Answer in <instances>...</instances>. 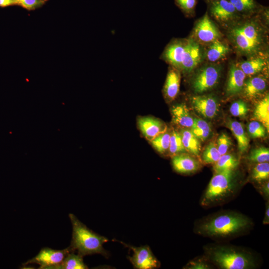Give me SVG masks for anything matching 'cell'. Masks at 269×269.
Listing matches in <instances>:
<instances>
[{"instance_id":"23","label":"cell","mask_w":269,"mask_h":269,"mask_svg":"<svg viewBox=\"0 0 269 269\" xmlns=\"http://www.w3.org/2000/svg\"><path fill=\"white\" fill-rule=\"evenodd\" d=\"M254 117L269 131V96L267 95L257 104L254 112Z\"/></svg>"},{"instance_id":"10","label":"cell","mask_w":269,"mask_h":269,"mask_svg":"<svg viewBox=\"0 0 269 269\" xmlns=\"http://www.w3.org/2000/svg\"><path fill=\"white\" fill-rule=\"evenodd\" d=\"M71 252L68 247L63 250H54L48 247L41 249L34 258L28 260L23 265L30 264L39 265L40 269H56L67 255Z\"/></svg>"},{"instance_id":"13","label":"cell","mask_w":269,"mask_h":269,"mask_svg":"<svg viewBox=\"0 0 269 269\" xmlns=\"http://www.w3.org/2000/svg\"><path fill=\"white\" fill-rule=\"evenodd\" d=\"M191 103L195 110L205 118L212 119L218 112L217 101L211 96H194L191 98Z\"/></svg>"},{"instance_id":"4","label":"cell","mask_w":269,"mask_h":269,"mask_svg":"<svg viewBox=\"0 0 269 269\" xmlns=\"http://www.w3.org/2000/svg\"><path fill=\"white\" fill-rule=\"evenodd\" d=\"M250 221L243 215L229 212L219 215L203 223L199 227L201 234L210 237H225L246 229Z\"/></svg>"},{"instance_id":"3","label":"cell","mask_w":269,"mask_h":269,"mask_svg":"<svg viewBox=\"0 0 269 269\" xmlns=\"http://www.w3.org/2000/svg\"><path fill=\"white\" fill-rule=\"evenodd\" d=\"M69 217L72 225V240L68 247L70 251H77L82 257L99 254L107 257L109 254L103 245L108 239L89 229L74 214H69Z\"/></svg>"},{"instance_id":"25","label":"cell","mask_w":269,"mask_h":269,"mask_svg":"<svg viewBox=\"0 0 269 269\" xmlns=\"http://www.w3.org/2000/svg\"><path fill=\"white\" fill-rule=\"evenodd\" d=\"M88 267L83 261V257L74 252L69 253L56 269H86Z\"/></svg>"},{"instance_id":"17","label":"cell","mask_w":269,"mask_h":269,"mask_svg":"<svg viewBox=\"0 0 269 269\" xmlns=\"http://www.w3.org/2000/svg\"><path fill=\"white\" fill-rule=\"evenodd\" d=\"M268 63L267 57L260 54L249 57L237 64L246 75L252 76L263 70Z\"/></svg>"},{"instance_id":"37","label":"cell","mask_w":269,"mask_h":269,"mask_svg":"<svg viewBox=\"0 0 269 269\" xmlns=\"http://www.w3.org/2000/svg\"><path fill=\"white\" fill-rule=\"evenodd\" d=\"M14 4H18L28 9H33L42 4L41 0H13Z\"/></svg>"},{"instance_id":"22","label":"cell","mask_w":269,"mask_h":269,"mask_svg":"<svg viewBox=\"0 0 269 269\" xmlns=\"http://www.w3.org/2000/svg\"><path fill=\"white\" fill-rule=\"evenodd\" d=\"M228 126L237 139L239 150L244 152L248 148L249 140L242 124L236 121H230Z\"/></svg>"},{"instance_id":"14","label":"cell","mask_w":269,"mask_h":269,"mask_svg":"<svg viewBox=\"0 0 269 269\" xmlns=\"http://www.w3.org/2000/svg\"><path fill=\"white\" fill-rule=\"evenodd\" d=\"M246 76L237 64H231L226 88L227 96L235 95L242 91Z\"/></svg>"},{"instance_id":"7","label":"cell","mask_w":269,"mask_h":269,"mask_svg":"<svg viewBox=\"0 0 269 269\" xmlns=\"http://www.w3.org/2000/svg\"><path fill=\"white\" fill-rule=\"evenodd\" d=\"M221 69L219 65L206 64L199 69L193 77L192 86L194 92L201 94L212 89L218 83Z\"/></svg>"},{"instance_id":"16","label":"cell","mask_w":269,"mask_h":269,"mask_svg":"<svg viewBox=\"0 0 269 269\" xmlns=\"http://www.w3.org/2000/svg\"><path fill=\"white\" fill-rule=\"evenodd\" d=\"M174 169L180 173H190L197 171L200 167L199 162L193 157L182 153L172 156Z\"/></svg>"},{"instance_id":"33","label":"cell","mask_w":269,"mask_h":269,"mask_svg":"<svg viewBox=\"0 0 269 269\" xmlns=\"http://www.w3.org/2000/svg\"><path fill=\"white\" fill-rule=\"evenodd\" d=\"M249 159L258 163L269 162V148L263 146L253 149L249 156Z\"/></svg>"},{"instance_id":"34","label":"cell","mask_w":269,"mask_h":269,"mask_svg":"<svg viewBox=\"0 0 269 269\" xmlns=\"http://www.w3.org/2000/svg\"><path fill=\"white\" fill-rule=\"evenodd\" d=\"M248 128L249 134L252 138H261L266 135L265 127L258 121L251 122Z\"/></svg>"},{"instance_id":"11","label":"cell","mask_w":269,"mask_h":269,"mask_svg":"<svg viewBox=\"0 0 269 269\" xmlns=\"http://www.w3.org/2000/svg\"><path fill=\"white\" fill-rule=\"evenodd\" d=\"M125 246L129 248L133 252L132 257L128 259L137 269H153L159 268L160 263L151 252L147 245L135 247L121 242Z\"/></svg>"},{"instance_id":"6","label":"cell","mask_w":269,"mask_h":269,"mask_svg":"<svg viewBox=\"0 0 269 269\" xmlns=\"http://www.w3.org/2000/svg\"><path fill=\"white\" fill-rule=\"evenodd\" d=\"M234 169L217 172L211 179L202 199L203 205L219 202L229 195L235 187Z\"/></svg>"},{"instance_id":"39","label":"cell","mask_w":269,"mask_h":269,"mask_svg":"<svg viewBox=\"0 0 269 269\" xmlns=\"http://www.w3.org/2000/svg\"><path fill=\"white\" fill-rule=\"evenodd\" d=\"M13 0H0V6L5 7L14 4Z\"/></svg>"},{"instance_id":"30","label":"cell","mask_w":269,"mask_h":269,"mask_svg":"<svg viewBox=\"0 0 269 269\" xmlns=\"http://www.w3.org/2000/svg\"><path fill=\"white\" fill-rule=\"evenodd\" d=\"M221 156L217 145L212 142L205 148L202 154V159L205 163L207 164L215 163L219 160Z\"/></svg>"},{"instance_id":"15","label":"cell","mask_w":269,"mask_h":269,"mask_svg":"<svg viewBox=\"0 0 269 269\" xmlns=\"http://www.w3.org/2000/svg\"><path fill=\"white\" fill-rule=\"evenodd\" d=\"M180 72L171 66L168 69L164 85L163 94L169 101L174 100L179 93L181 78Z\"/></svg>"},{"instance_id":"8","label":"cell","mask_w":269,"mask_h":269,"mask_svg":"<svg viewBox=\"0 0 269 269\" xmlns=\"http://www.w3.org/2000/svg\"><path fill=\"white\" fill-rule=\"evenodd\" d=\"M221 37L222 33L207 11L196 22L192 38L200 44L209 45Z\"/></svg>"},{"instance_id":"29","label":"cell","mask_w":269,"mask_h":269,"mask_svg":"<svg viewBox=\"0 0 269 269\" xmlns=\"http://www.w3.org/2000/svg\"><path fill=\"white\" fill-rule=\"evenodd\" d=\"M171 133L166 131L151 140L150 142L160 153L163 154L168 151Z\"/></svg>"},{"instance_id":"24","label":"cell","mask_w":269,"mask_h":269,"mask_svg":"<svg viewBox=\"0 0 269 269\" xmlns=\"http://www.w3.org/2000/svg\"><path fill=\"white\" fill-rule=\"evenodd\" d=\"M180 134L186 151L194 155H198L201 150L199 139L188 130L182 131Z\"/></svg>"},{"instance_id":"28","label":"cell","mask_w":269,"mask_h":269,"mask_svg":"<svg viewBox=\"0 0 269 269\" xmlns=\"http://www.w3.org/2000/svg\"><path fill=\"white\" fill-rule=\"evenodd\" d=\"M186 151L182 143L180 133L175 130L171 133L169 146L168 150L171 156L183 153Z\"/></svg>"},{"instance_id":"18","label":"cell","mask_w":269,"mask_h":269,"mask_svg":"<svg viewBox=\"0 0 269 269\" xmlns=\"http://www.w3.org/2000/svg\"><path fill=\"white\" fill-rule=\"evenodd\" d=\"M267 87L266 79L261 76H254L245 81L243 88L244 96L250 99L262 94Z\"/></svg>"},{"instance_id":"27","label":"cell","mask_w":269,"mask_h":269,"mask_svg":"<svg viewBox=\"0 0 269 269\" xmlns=\"http://www.w3.org/2000/svg\"><path fill=\"white\" fill-rule=\"evenodd\" d=\"M239 163V160L234 155L226 153L221 155L219 160L215 163L214 169L216 173L234 169L238 166Z\"/></svg>"},{"instance_id":"36","label":"cell","mask_w":269,"mask_h":269,"mask_svg":"<svg viewBox=\"0 0 269 269\" xmlns=\"http://www.w3.org/2000/svg\"><path fill=\"white\" fill-rule=\"evenodd\" d=\"M232 144L230 137L226 134L222 133L217 139V147L221 155L226 154Z\"/></svg>"},{"instance_id":"5","label":"cell","mask_w":269,"mask_h":269,"mask_svg":"<svg viewBox=\"0 0 269 269\" xmlns=\"http://www.w3.org/2000/svg\"><path fill=\"white\" fill-rule=\"evenodd\" d=\"M211 260L224 269H247L255 267L252 256L246 252L226 247H217L209 252Z\"/></svg>"},{"instance_id":"26","label":"cell","mask_w":269,"mask_h":269,"mask_svg":"<svg viewBox=\"0 0 269 269\" xmlns=\"http://www.w3.org/2000/svg\"><path fill=\"white\" fill-rule=\"evenodd\" d=\"M191 131L199 139L204 141L210 136L212 131L209 124L205 120L194 118Z\"/></svg>"},{"instance_id":"12","label":"cell","mask_w":269,"mask_h":269,"mask_svg":"<svg viewBox=\"0 0 269 269\" xmlns=\"http://www.w3.org/2000/svg\"><path fill=\"white\" fill-rule=\"evenodd\" d=\"M137 125L143 136L149 141L167 130L163 123L151 117L139 118L137 119Z\"/></svg>"},{"instance_id":"20","label":"cell","mask_w":269,"mask_h":269,"mask_svg":"<svg viewBox=\"0 0 269 269\" xmlns=\"http://www.w3.org/2000/svg\"><path fill=\"white\" fill-rule=\"evenodd\" d=\"M242 17H248L258 13L264 6L256 0H229Z\"/></svg>"},{"instance_id":"42","label":"cell","mask_w":269,"mask_h":269,"mask_svg":"<svg viewBox=\"0 0 269 269\" xmlns=\"http://www.w3.org/2000/svg\"><path fill=\"white\" fill-rule=\"evenodd\" d=\"M216 0H205V1L208 3L209 2H211V1H216Z\"/></svg>"},{"instance_id":"40","label":"cell","mask_w":269,"mask_h":269,"mask_svg":"<svg viewBox=\"0 0 269 269\" xmlns=\"http://www.w3.org/2000/svg\"><path fill=\"white\" fill-rule=\"evenodd\" d=\"M262 191L266 197L269 195V183L267 182L263 186Z\"/></svg>"},{"instance_id":"35","label":"cell","mask_w":269,"mask_h":269,"mask_svg":"<svg viewBox=\"0 0 269 269\" xmlns=\"http://www.w3.org/2000/svg\"><path fill=\"white\" fill-rule=\"evenodd\" d=\"M249 111L246 103L241 100L234 102L230 108L231 114L235 117H243L246 115Z\"/></svg>"},{"instance_id":"2","label":"cell","mask_w":269,"mask_h":269,"mask_svg":"<svg viewBox=\"0 0 269 269\" xmlns=\"http://www.w3.org/2000/svg\"><path fill=\"white\" fill-rule=\"evenodd\" d=\"M201 44L193 38L174 39L165 48L161 58L180 71L189 73L205 58Z\"/></svg>"},{"instance_id":"41","label":"cell","mask_w":269,"mask_h":269,"mask_svg":"<svg viewBox=\"0 0 269 269\" xmlns=\"http://www.w3.org/2000/svg\"><path fill=\"white\" fill-rule=\"evenodd\" d=\"M269 222V205L267 206L266 210V213H265V218L263 221L264 224H268Z\"/></svg>"},{"instance_id":"38","label":"cell","mask_w":269,"mask_h":269,"mask_svg":"<svg viewBox=\"0 0 269 269\" xmlns=\"http://www.w3.org/2000/svg\"><path fill=\"white\" fill-rule=\"evenodd\" d=\"M186 268L191 269H209L210 268L209 265L206 262L201 260H199L191 262L188 264Z\"/></svg>"},{"instance_id":"19","label":"cell","mask_w":269,"mask_h":269,"mask_svg":"<svg viewBox=\"0 0 269 269\" xmlns=\"http://www.w3.org/2000/svg\"><path fill=\"white\" fill-rule=\"evenodd\" d=\"M172 121L174 123L182 128H191L194 119L184 104L176 105L171 109Z\"/></svg>"},{"instance_id":"1","label":"cell","mask_w":269,"mask_h":269,"mask_svg":"<svg viewBox=\"0 0 269 269\" xmlns=\"http://www.w3.org/2000/svg\"><path fill=\"white\" fill-rule=\"evenodd\" d=\"M262 10L254 15L242 17L227 26V38L239 55L249 58L261 54L266 47L267 31L261 22Z\"/></svg>"},{"instance_id":"32","label":"cell","mask_w":269,"mask_h":269,"mask_svg":"<svg viewBox=\"0 0 269 269\" xmlns=\"http://www.w3.org/2000/svg\"><path fill=\"white\" fill-rule=\"evenodd\" d=\"M176 5L187 16L195 14L197 0H174Z\"/></svg>"},{"instance_id":"31","label":"cell","mask_w":269,"mask_h":269,"mask_svg":"<svg viewBox=\"0 0 269 269\" xmlns=\"http://www.w3.org/2000/svg\"><path fill=\"white\" fill-rule=\"evenodd\" d=\"M252 177L258 182L268 179L269 177V162L258 163L252 170Z\"/></svg>"},{"instance_id":"9","label":"cell","mask_w":269,"mask_h":269,"mask_svg":"<svg viewBox=\"0 0 269 269\" xmlns=\"http://www.w3.org/2000/svg\"><path fill=\"white\" fill-rule=\"evenodd\" d=\"M207 5L210 17L226 26L242 17L229 0L211 1Z\"/></svg>"},{"instance_id":"21","label":"cell","mask_w":269,"mask_h":269,"mask_svg":"<svg viewBox=\"0 0 269 269\" xmlns=\"http://www.w3.org/2000/svg\"><path fill=\"white\" fill-rule=\"evenodd\" d=\"M230 50L228 45L220 39L217 40L209 44L205 52V58L208 61L215 62L226 57Z\"/></svg>"}]
</instances>
